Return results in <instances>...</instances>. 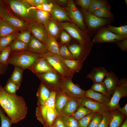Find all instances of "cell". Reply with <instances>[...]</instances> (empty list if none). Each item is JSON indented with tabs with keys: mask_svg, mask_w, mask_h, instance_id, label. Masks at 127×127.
<instances>
[{
	"mask_svg": "<svg viewBox=\"0 0 127 127\" xmlns=\"http://www.w3.org/2000/svg\"><path fill=\"white\" fill-rule=\"evenodd\" d=\"M0 106L11 120L12 124L17 123L25 118L28 107L23 98L8 94L0 85Z\"/></svg>",
	"mask_w": 127,
	"mask_h": 127,
	"instance_id": "obj_1",
	"label": "cell"
},
{
	"mask_svg": "<svg viewBox=\"0 0 127 127\" xmlns=\"http://www.w3.org/2000/svg\"><path fill=\"white\" fill-rule=\"evenodd\" d=\"M41 55L32 53L29 51L11 52L7 63L24 70L29 69Z\"/></svg>",
	"mask_w": 127,
	"mask_h": 127,
	"instance_id": "obj_2",
	"label": "cell"
},
{
	"mask_svg": "<svg viewBox=\"0 0 127 127\" xmlns=\"http://www.w3.org/2000/svg\"><path fill=\"white\" fill-rule=\"evenodd\" d=\"M56 22L61 29L66 31L79 43L84 44L92 43L87 32L81 30L74 23L69 22Z\"/></svg>",
	"mask_w": 127,
	"mask_h": 127,
	"instance_id": "obj_3",
	"label": "cell"
},
{
	"mask_svg": "<svg viewBox=\"0 0 127 127\" xmlns=\"http://www.w3.org/2000/svg\"><path fill=\"white\" fill-rule=\"evenodd\" d=\"M59 88V90L69 98L78 99L84 96L85 91L79 85L74 83L71 79L61 77Z\"/></svg>",
	"mask_w": 127,
	"mask_h": 127,
	"instance_id": "obj_4",
	"label": "cell"
},
{
	"mask_svg": "<svg viewBox=\"0 0 127 127\" xmlns=\"http://www.w3.org/2000/svg\"><path fill=\"white\" fill-rule=\"evenodd\" d=\"M41 57L45 58L62 77L72 79L74 73L67 67L62 60L60 55L48 52L45 54L41 55Z\"/></svg>",
	"mask_w": 127,
	"mask_h": 127,
	"instance_id": "obj_5",
	"label": "cell"
},
{
	"mask_svg": "<svg viewBox=\"0 0 127 127\" xmlns=\"http://www.w3.org/2000/svg\"><path fill=\"white\" fill-rule=\"evenodd\" d=\"M127 97V79L122 78L118 82L110 102L107 104L111 110L117 109L120 107L119 101L123 97Z\"/></svg>",
	"mask_w": 127,
	"mask_h": 127,
	"instance_id": "obj_6",
	"label": "cell"
},
{
	"mask_svg": "<svg viewBox=\"0 0 127 127\" xmlns=\"http://www.w3.org/2000/svg\"><path fill=\"white\" fill-rule=\"evenodd\" d=\"M66 9L71 21L81 30L87 32V31L84 22L83 15L76 7L73 0L68 1Z\"/></svg>",
	"mask_w": 127,
	"mask_h": 127,
	"instance_id": "obj_7",
	"label": "cell"
},
{
	"mask_svg": "<svg viewBox=\"0 0 127 127\" xmlns=\"http://www.w3.org/2000/svg\"><path fill=\"white\" fill-rule=\"evenodd\" d=\"M10 8L16 14L28 23L32 21L27 9L31 6L22 0H10L7 1Z\"/></svg>",
	"mask_w": 127,
	"mask_h": 127,
	"instance_id": "obj_8",
	"label": "cell"
},
{
	"mask_svg": "<svg viewBox=\"0 0 127 127\" xmlns=\"http://www.w3.org/2000/svg\"><path fill=\"white\" fill-rule=\"evenodd\" d=\"M35 75L51 91L59 90V84L61 76L58 73L50 72Z\"/></svg>",
	"mask_w": 127,
	"mask_h": 127,
	"instance_id": "obj_9",
	"label": "cell"
},
{
	"mask_svg": "<svg viewBox=\"0 0 127 127\" xmlns=\"http://www.w3.org/2000/svg\"><path fill=\"white\" fill-rule=\"evenodd\" d=\"M93 45L92 43L84 44L78 43L71 44L67 47L75 59L84 62L90 53Z\"/></svg>",
	"mask_w": 127,
	"mask_h": 127,
	"instance_id": "obj_10",
	"label": "cell"
},
{
	"mask_svg": "<svg viewBox=\"0 0 127 127\" xmlns=\"http://www.w3.org/2000/svg\"><path fill=\"white\" fill-rule=\"evenodd\" d=\"M124 39L121 37L113 33L107 28L99 30L93 38L92 42L93 43H111Z\"/></svg>",
	"mask_w": 127,
	"mask_h": 127,
	"instance_id": "obj_11",
	"label": "cell"
},
{
	"mask_svg": "<svg viewBox=\"0 0 127 127\" xmlns=\"http://www.w3.org/2000/svg\"><path fill=\"white\" fill-rule=\"evenodd\" d=\"M28 23V30L32 35L41 42L46 44L48 35L44 25L41 23L33 20Z\"/></svg>",
	"mask_w": 127,
	"mask_h": 127,
	"instance_id": "obj_12",
	"label": "cell"
},
{
	"mask_svg": "<svg viewBox=\"0 0 127 127\" xmlns=\"http://www.w3.org/2000/svg\"><path fill=\"white\" fill-rule=\"evenodd\" d=\"M80 104L87 107L92 111L102 113L111 110L107 105L100 103L90 98L83 97L78 99Z\"/></svg>",
	"mask_w": 127,
	"mask_h": 127,
	"instance_id": "obj_13",
	"label": "cell"
},
{
	"mask_svg": "<svg viewBox=\"0 0 127 127\" xmlns=\"http://www.w3.org/2000/svg\"><path fill=\"white\" fill-rule=\"evenodd\" d=\"M56 92L52 91L51 92L50 96L44 105L37 106L36 110V115L37 119L43 124L45 118L48 108H55V101Z\"/></svg>",
	"mask_w": 127,
	"mask_h": 127,
	"instance_id": "obj_14",
	"label": "cell"
},
{
	"mask_svg": "<svg viewBox=\"0 0 127 127\" xmlns=\"http://www.w3.org/2000/svg\"><path fill=\"white\" fill-rule=\"evenodd\" d=\"M29 69L35 75L50 72L58 73L47 60L43 57L37 59Z\"/></svg>",
	"mask_w": 127,
	"mask_h": 127,
	"instance_id": "obj_15",
	"label": "cell"
},
{
	"mask_svg": "<svg viewBox=\"0 0 127 127\" xmlns=\"http://www.w3.org/2000/svg\"><path fill=\"white\" fill-rule=\"evenodd\" d=\"M83 15L87 26L91 29H95L106 24L109 19L99 17L87 12L83 11Z\"/></svg>",
	"mask_w": 127,
	"mask_h": 127,
	"instance_id": "obj_16",
	"label": "cell"
},
{
	"mask_svg": "<svg viewBox=\"0 0 127 127\" xmlns=\"http://www.w3.org/2000/svg\"><path fill=\"white\" fill-rule=\"evenodd\" d=\"M51 19L56 22L71 21L66 10L63 8L54 4L50 13Z\"/></svg>",
	"mask_w": 127,
	"mask_h": 127,
	"instance_id": "obj_17",
	"label": "cell"
},
{
	"mask_svg": "<svg viewBox=\"0 0 127 127\" xmlns=\"http://www.w3.org/2000/svg\"><path fill=\"white\" fill-rule=\"evenodd\" d=\"M28 46L29 51L33 53L42 55L48 52L46 44L39 40L32 35Z\"/></svg>",
	"mask_w": 127,
	"mask_h": 127,
	"instance_id": "obj_18",
	"label": "cell"
},
{
	"mask_svg": "<svg viewBox=\"0 0 127 127\" xmlns=\"http://www.w3.org/2000/svg\"><path fill=\"white\" fill-rule=\"evenodd\" d=\"M119 80L113 72H108L103 82L105 84L109 96L113 95Z\"/></svg>",
	"mask_w": 127,
	"mask_h": 127,
	"instance_id": "obj_19",
	"label": "cell"
},
{
	"mask_svg": "<svg viewBox=\"0 0 127 127\" xmlns=\"http://www.w3.org/2000/svg\"><path fill=\"white\" fill-rule=\"evenodd\" d=\"M32 20L36 21L45 25L51 19L50 13L37 9H32L28 12Z\"/></svg>",
	"mask_w": 127,
	"mask_h": 127,
	"instance_id": "obj_20",
	"label": "cell"
},
{
	"mask_svg": "<svg viewBox=\"0 0 127 127\" xmlns=\"http://www.w3.org/2000/svg\"><path fill=\"white\" fill-rule=\"evenodd\" d=\"M108 72L102 67H94L86 76V78L91 79L94 83L103 81Z\"/></svg>",
	"mask_w": 127,
	"mask_h": 127,
	"instance_id": "obj_21",
	"label": "cell"
},
{
	"mask_svg": "<svg viewBox=\"0 0 127 127\" xmlns=\"http://www.w3.org/2000/svg\"><path fill=\"white\" fill-rule=\"evenodd\" d=\"M2 19L17 28L19 31L28 30L27 22L17 18L10 13Z\"/></svg>",
	"mask_w": 127,
	"mask_h": 127,
	"instance_id": "obj_22",
	"label": "cell"
},
{
	"mask_svg": "<svg viewBox=\"0 0 127 127\" xmlns=\"http://www.w3.org/2000/svg\"><path fill=\"white\" fill-rule=\"evenodd\" d=\"M51 92L49 89L41 82L36 93L37 106H42L44 104L50 96Z\"/></svg>",
	"mask_w": 127,
	"mask_h": 127,
	"instance_id": "obj_23",
	"label": "cell"
},
{
	"mask_svg": "<svg viewBox=\"0 0 127 127\" xmlns=\"http://www.w3.org/2000/svg\"><path fill=\"white\" fill-rule=\"evenodd\" d=\"M80 105L78 99L70 98L63 108L60 115L71 116L76 111Z\"/></svg>",
	"mask_w": 127,
	"mask_h": 127,
	"instance_id": "obj_24",
	"label": "cell"
},
{
	"mask_svg": "<svg viewBox=\"0 0 127 127\" xmlns=\"http://www.w3.org/2000/svg\"><path fill=\"white\" fill-rule=\"evenodd\" d=\"M84 97L92 99L107 105L111 97L94 91L90 89L85 91Z\"/></svg>",
	"mask_w": 127,
	"mask_h": 127,
	"instance_id": "obj_25",
	"label": "cell"
},
{
	"mask_svg": "<svg viewBox=\"0 0 127 127\" xmlns=\"http://www.w3.org/2000/svg\"><path fill=\"white\" fill-rule=\"evenodd\" d=\"M69 98L60 91L56 92L55 108L59 115H60L63 108Z\"/></svg>",
	"mask_w": 127,
	"mask_h": 127,
	"instance_id": "obj_26",
	"label": "cell"
},
{
	"mask_svg": "<svg viewBox=\"0 0 127 127\" xmlns=\"http://www.w3.org/2000/svg\"><path fill=\"white\" fill-rule=\"evenodd\" d=\"M126 117L117 109L111 110V116L109 127H120Z\"/></svg>",
	"mask_w": 127,
	"mask_h": 127,
	"instance_id": "obj_27",
	"label": "cell"
},
{
	"mask_svg": "<svg viewBox=\"0 0 127 127\" xmlns=\"http://www.w3.org/2000/svg\"><path fill=\"white\" fill-rule=\"evenodd\" d=\"M61 59L65 65L71 72L75 73L79 72L82 69L83 62L77 60Z\"/></svg>",
	"mask_w": 127,
	"mask_h": 127,
	"instance_id": "obj_28",
	"label": "cell"
},
{
	"mask_svg": "<svg viewBox=\"0 0 127 127\" xmlns=\"http://www.w3.org/2000/svg\"><path fill=\"white\" fill-rule=\"evenodd\" d=\"M59 115L54 108H48L43 124L44 127H52L55 120Z\"/></svg>",
	"mask_w": 127,
	"mask_h": 127,
	"instance_id": "obj_29",
	"label": "cell"
},
{
	"mask_svg": "<svg viewBox=\"0 0 127 127\" xmlns=\"http://www.w3.org/2000/svg\"><path fill=\"white\" fill-rule=\"evenodd\" d=\"M44 26L48 34L56 39L58 37L61 29L56 22L51 19Z\"/></svg>",
	"mask_w": 127,
	"mask_h": 127,
	"instance_id": "obj_30",
	"label": "cell"
},
{
	"mask_svg": "<svg viewBox=\"0 0 127 127\" xmlns=\"http://www.w3.org/2000/svg\"><path fill=\"white\" fill-rule=\"evenodd\" d=\"M48 35V39L46 45L48 52L60 55L59 52L60 45L56 39L50 35Z\"/></svg>",
	"mask_w": 127,
	"mask_h": 127,
	"instance_id": "obj_31",
	"label": "cell"
},
{
	"mask_svg": "<svg viewBox=\"0 0 127 127\" xmlns=\"http://www.w3.org/2000/svg\"><path fill=\"white\" fill-rule=\"evenodd\" d=\"M19 30L6 21L0 19V35L1 37Z\"/></svg>",
	"mask_w": 127,
	"mask_h": 127,
	"instance_id": "obj_32",
	"label": "cell"
},
{
	"mask_svg": "<svg viewBox=\"0 0 127 127\" xmlns=\"http://www.w3.org/2000/svg\"><path fill=\"white\" fill-rule=\"evenodd\" d=\"M19 33L18 31L16 32L1 37L0 39V50L1 52L16 39Z\"/></svg>",
	"mask_w": 127,
	"mask_h": 127,
	"instance_id": "obj_33",
	"label": "cell"
},
{
	"mask_svg": "<svg viewBox=\"0 0 127 127\" xmlns=\"http://www.w3.org/2000/svg\"><path fill=\"white\" fill-rule=\"evenodd\" d=\"M24 70L20 67L15 66L13 71L10 78L11 80L17 85L19 88L22 80Z\"/></svg>",
	"mask_w": 127,
	"mask_h": 127,
	"instance_id": "obj_34",
	"label": "cell"
},
{
	"mask_svg": "<svg viewBox=\"0 0 127 127\" xmlns=\"http://www.w3.org/2000/svg\"><path fill=\"white\" fill-rule=\"evenodd\" d=\"M107 28L108 30L114 34L121 37L124 39H127V25L118 27L109 25L107 26Z\"/></svg>",
	"mask_w": 127,
	"mask_h": 127,
	"instance_id": "obj_35",
	"label": "cell"
},
{
	"mask_svg": "<svg viewBox=\"0 0 127 127\" xmlns=\"http://www.w3.org/2000/svg\"><path fill=\"white\" fill-rule=\"evenodd\" d=\"M91 14L99 17L105 19H108L112 16L110 7L108 5L95 11Z\"/></svg>",
	"mask_w": 127,
	"mask_h": 127,
	"instance_id": "obj_36",
	"label": "cell"
},
{
	"mask_svg": "<svg viewBox=\"0 0 127 127\" xmlns=\"http://www.w3.org/2000/svg\"><path fill=\"white\" fill-rule=\"evenodd\" d=\"M12 51L19 52L29 51L28 44L16 39L9 45Z\"/></svg>",
	"mask_w": 127,
	"mask_h": 127,
	"instance_id": "obj_37",
	"label": "cell"
},
{
	"mask_svg": "<svg viewBox=\"0 0 127 127\" xmlns=\"http://www.w3.org/2000/svg\"><path fill=\"white\" fill-rule=\"evenodd\" d=\"M91 111L87 107L83 105H80L76 111L71 116L78 121Z\"/></svg>",
	"mask_w": 127,
	"mask_h": 127,
	"instance_id": "obj_38",
	"label": "cell"
},
{
	"mask_svg": "<svg viewBox=\"0 0 127 127\" xmlns=\"http://www.w3.org/2000/svg\"><path fill=\"white\" fill-rule=\"evenodd\" d=\"M107 1L104 0H91L89 8L87 12L91 14L94 11L107 5Z\"/></svg>",
	"mask_w": 127,
	"mask_h": 127,
	"instance_id": "obj_39",
	"label": "cell"
},
{
	"mask_svg": "<svg viewBox=\"0 0 127 127\" xmlns=\"http://www.w3.org/2000/svg\"><path fill=\"white\" fill-rule=\"evenodd\" d=\"M91 89L95 91L110 97L108 94L106 87L103 81L99 83H94Z\"/></svg>",
	"mask_w": 127,
	"mask_h": 127,
	"instance_id": "obj_40",
	"label": "cell"
},
{
	"mask_svg": "<svg viewBox=\"0 0 127 127\" xmlns=\"http://www.w3.org/2000/svg\"><path fill=\"white\" fill-rule=\"evenodd\" d=\"M60 115L66 127H78V121L71 116Z\"/></svg>",
	"mask_w": 127,
	"mask_h": 127,
	"instance_id": "obj_41",
	"label": "cell"
},
{
	"mask_svg": "<svg viewBox=\"0 0 127 127\" xmlns=\"http://www.w3.org/2000/svg\"><path fill=\"white\" fill-rule=\"evenodd\" d=\"M4 88L7 93L12 95H16V91L19 88L17 85L12 82L10 78L7 81Z\"/></svg>",
	"mask_w": 127,
	"mask_h": 127,
	"instance_id": "obj_42",
	"label": "cell"
},
{
	"mask_svg": "<svg viewBox=\"0 0 127 127\" xmlns=\"http://www.w3.org/2000/svg\"><path fill=\"white\" fill-rule=\"evenodd\" d=\"M31 33L28 30L21 31V32L19 33L16 39L23 42L28 44L31 37Z\"/></svg>",
	"mask_w": 127,
	"mask_h": 127,
	"instance_id": "obj_43",
	"label": "cell"
},
{
	"mask_svg": "<svg viewBox=\"0 0 127 127\" xmlns=\"http://www.w3.org/2000/svg\"><path fill=\"white\" fill-rule=\"evenodd\" d=\"M59 52L60 55L64 59H75L66 44L62 45L60 46Z\"/></svg>",
	"mask_w": 127,
	"mask_h": 127,
	"instance_id": "obj_44",
	"label": "cell"
},
{
	"mask_svg": "<svg viewBox=\"0 0 127 127\" xmlns=\"http://www.w3.org/2000/svg\"><path fill=\"white\" fill-rule=\"evenodd\" d=\"M103 117L98 127H109L111 119V110H109L102 113Z\"/></svg>",
	"mask_w": 127,
	"mask_h": 127,
	"instance_id": "obj_45",
	"label": "cell"
},
{
	"mask_svg": "<svg viewBox=\"0 0 127 127\" xmlns=\"http://www.w3.org/2000/svg\"><path fill=\"white\" fill-rule=\"evenodd\" d=\"M12 51L9 46L3 49L0 54V63L8 65V60Z\"/></svg>",
	"mask_w": 127,
	"mask_h": 127,
	"instance_id": "obj_46",
	"label": "cell"
},
{
	"mask_svg": "<svg viewBox=\"0 0 127 127\" xmlns=\"http://www.w3.org/2000/svg\"><path fill=\"white\" fill-rule=\"evenodd\" d=\"M96 113L91 111L90 113L78 121V127H88L91 119Z\"/></svg>",
	"mask_w": 127,
	"mask_h": 127,
	"instance_id": "obj_47",
	"label": "cell"
},
{
	"mask_svg": "<svg viewBox=\"0 0 127 127\" xmlns=\"http://www.w3.org/2000/svg\"><path fill=\"white\" fill-rule=\"evenodd\" d=\"M0 118L1 122V127H11L12 124L11 120L6 116L4 111L0 106Z\"/></svg>",
	"mask_w": 127,
	"mask_h": 127,
	"instance_id": "obj_48",
	"label": "cell"
},
{
	"mask_svg": "<svg viewBox=\"0 0 127 127\" xmlns=\"http://www.w3.org/2000/svg\"><path fill=\"white\" fill-rule=\"evenodd\" d=\"M102 117V113H96L91 120L88 127H98Z\"/></svg>",
	"mask_w": 127,
	"mask_h": 127,
	"instance_id": "obj_49",
	"label": "cell"
},
{
	"mask_svg": "<svg viewBox=\"0 0 127 127\" xmlns=\"http://www.w3.org/2000/svg\"><path fill=\"white\" fill-rule=\"evenodd\" d=\"M53 5L54 4L52 2H50L48 4H43L36 7L31 6L27 9V11L28 12L30 10L36 9L50 13Z\"/></svg>",
	"mask_w": 127,
	"mask_h": 127,
	"instance_id": "obj_50",
	"label": "cell"
},
{
	"mask_svg": "<svg viewBox=\"0 0 127 127\" xmlns=\"http://www.w3.org/2000/svg\"><path fill=\"white\" fill-rule=\"evenodd\" d=\"M31 6L36 7L39 5L49 3L50 1L47 0H22Z\"/></svg>",
	"mask_w": 127,
	"mask_h": 127,
	"instance_id": "obj_51",
	"label": "cell"
},
{
	"mask_svg": "<svg viewBox=\"0 0 127 127\" xmlns=\"http://www.w3.org/2000/svg\"><path fill=\"white\" fill-rule=\"evenodd\" d=\"M60 43L62 45L69 43L70 41L71 36L65 30H63L60 34Z\"/></svg>",
	"mask_w": 127,
	"mask_h": 127,
	"instance_id": "obj_52",
	"label": "cell"
},
{
	"mask_svg": "<svg viewBox=\"0 0 127 127\" xmlns=\"http://www.w3.org/2000/svg\"><path fill=\"white\" fill-rule=\"evenodd\" d=\"M91 0H77L76 3L82 8L83 11L87 12Z\"/></svg>",
	"mask_w": 127,
	"mask_h": 127,
	"instance_id": "obj_53",
	"label": "cell"
},
{
	"mask_svg": "<svg viewBox=\"0 0 127 127\" xmlns=\"http://www.w3.org/2000/svg\"><path fill=\"white\" fill-rule=\"evenodd\" d=\"M117 44L119 48L123 51H127V40L124 39L123 40L117 41Z\"/></svg>",
	"mask_w": 127,
	"mask_h": 127,
	"instance_id": "obj_54",
	"label": "cell"
},
{
	"mask_svg": "<svg viewBox=\"0 0 127 127\" xmlns=\"http://www.w3.org/2000/svg\"><path fill=\"white\" fill-rule=\"evenodd\" d=\"M52 125L54 127H66L59 115L55 120Z\"/></svg>",
	"mask_w": 127,
	"mask_h": 127,
	"instance_id": "obj_55",
	"label": "cell"
},
{
	"mask_svg": "<svg viewBox=\"0 0 127 127\" xmlns=\"http://www.w3.org/2000/svg\"><path fill=\"white\" fill-rule=\"evenodd\" d=\"M9 13L8 9L0 1V19H2Z\"/></svg>",
	"mask_w": 127,
	"mask_h": 127,
	"instance_id": "obj_56",
	"label": "cell"
},
{
	"mask_svg": "<svg viewBox=\"0 0 127 127\" xmlns=\"http://www.w3.org/2000/svg\"><path fill=\"white\" fill-rule=\"evenodd\" d=\"M8 65L0 63V75L3 74L7 70Z\"/></svg>",
	"mask_w": 127,
	"mask_h": 127,
	"instance_id": "obj_57",
	"label": "cell"
},
{
	"mask_svg": "<svg viewBox=\"0 0 127 127\" xmlns=\"http://www.w3.org/2000/svg\"><path fill=\"white\" fill-rule=\"evenodd\" d=\"M121 113L126 117L127 116V103L122 107H120L117 109Z\"/></svg>",
	"mask_w": 127,
	"mask_h": 127,
	"instance_id": "obj_58",
	"label": "cell"
},
{
	"mask_svg": "<svg viewBox=\"0 0 127 127\" xmlns=\"http://www.w3.org/2000/svg\"><path fill=\"white\" fill-rule=\"evenodd\" d=\"M120 127H127V119H126Z\"/></svg>",
	"mask_w": 127,
	"mask_h": 127,
	"instance_id": "obj_59",
	"label": "cell"
},
{
	"mask_svg": "<svg viewBox=\"0 0 127 127\" xmlns=\"http://www.w3.org/2000/svg\"><path fill=\"white\" fill-rule=\"evenodd\" d=\"M60 3L62 4H64L67 3L68 1L65 0H57Z\"/></svg>",
	"mask_w": 127,
	"mask_h": 127,
	"instance_id": "obj_60",
	"label": "cell"
},
{
	"mask_svg": "<svg viewBox=\"0 0 127 127\" xmlns=\"http://www.w3.org/2000/svg\"><path fill=\"white\" fill-rule=\"evenodd\" d=\"M52 127H54L53 126H52Z\"/></svg>",
	"mask_w": 127,
	"mask_h": 127,
	"instance_id": "obj_61",
	"label": "cell"
},
{
	"mask_svg": "<svg viewBox=\"0 0 127 127\" xmlns=\"http://www.w3.org/2000/svg\"><path fill=\"white\" fill-rule=\"evenodd\" d=\"M1 52V51L0 50V53Z\"/></svg>",
	"mask_w": 127,
	"mask_h": 127,
	"instance_id": "obj_62",
	"label": "cell"
},
{
	"mask_svg": "<svg viewBox=\"0 0 127 127\" xmlns=\"http://www.w3.org/2000/svg\"><path fill=\"white\" fill-rule=\"evenodd\" d=\"M1 38V36L0 35V39Z\"/></svg>",
	"mask_w": 127,
	"mask_h": 127,
	"instance_id": "obj_63",
	"label": "cell"
}]
</instances>
